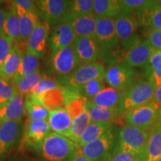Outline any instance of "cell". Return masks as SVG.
I'll list each match as a JSON object with an SVG mask.
<instances>
[{"instance_id": "obj_38", "label": "cell", "mask_w": 161, "mask_h": 161, "mask_svg": "<svg viewBox=\"0 0 161 161\" xmlns=\"http://www.w3.org/2000/svg\"><path fill=\"white\" fill-rule=\"evenodd\" d=\"M87 100L77 92H75L72 97L66 102L65 110L68 113L72 120L78 117V116L83 113L86 109V104Z\"/></svg>"}, {"instance_id": "obj_14", "label": "cell", "mask_w": 161, "mask_h": 161, "mask_svg": "<svg viewBox=\"0 0 161 161\" xmlns=\"http://www.w3.org/2000/svg\"><path fill=\"white\" fill-rule=\"evenodd\" d=\"M50 28L41 21L38 22L25 45V51L38 59L46 55V44L49 40Z\"/></svg>"}, {"instance_id": "obj_34", "label": "cell", "mask_w": 161, "mask_h": 161, "mask_svg": "<svg viewBox=\"0 0 161 161\" xmlns=\"http://www.w3.org/2000/svg\"><path fill=\"white\" fill-rule=\"evenodd\" d=\"M90 122H90L89 114L85 109V110L80 115L72 120L71 131H70L69 139L73 141L77 145L78 141L80 137V136L83 134L86 127L89 125Z\"/></svg>"}, {"instance_id": "obj_29", "label": "cell", "mask_w": 161, "mask_h": 161, "mask_svg": "<svg viewBox=\"0 0 161 161\" xmlns=\"http://www.w3.org/2000/svg\"><path fill=\"white\" fill-rule=\"evenodd\" d=\"M113 125V122H90L78 141L77 146L78 148L97 140Z\"/></svg>"}, {"instance_id": "obj_22", "label": "cell", "mask_w": 161, "mask_h": 161, "mask_svg": "<svg viewBox=\"0 0 161 161\" xmlns=\"http://www.w3.org/2000/svg\"><path fill=\"white\" fill-rule=\"evenodd\" d=\"M75 38H96V17L94 14L83 15L71 22Z\"/></svg>"}, {"instance_id": "obj_42", "label": "cell", "mask_w": 161, "mask_h": 161, "mask_svg": "<svg viewBox=\"0 0 161 161\" xmlns=\"http://www.w3.org/2000/svg\"><path fill=\"white\" fill-rule=\"evenodd\" d=\"M14 43L5 35H0V66L3 64L13 49Z\"/></svg>"}, {"instance_id": "obj_17", "label": "cell", "mask_w": 161, "mask_h": 161, "mask_svg": "<svg viewBox=\"0 0 161 161\" xmlns=\"http://www.w3.org/2000/svg\"><path fill=\"white\" fill-rule=\"evenodd\" d=\"M154 52L148 40H140L131 48L124 52L123 62L134 69L143 67L148 64Z\"/></svg>"}, {"instance_id": "obj_7", "label": "cell", "mask_w": 161, "mask_h": 161, "mask_svg": "<svg viewBox=\"0 0 161 161\" xmlns=\"http://www.w3.org/2000/svg\"><path fill=\"white\" fill-rule=\"evenodd\" d=\"M35 2L39 19L51 28L64 23L72 1L38 0Z\"/></svg>"}, {"instance_id": "obj_46", "label": "cell", "mask_w": 161, "mask_h": 161, "mask_svg": "<svg viewBox=\"0 0 161 161\" xmlns=\"http://www.w3.org/2000/svg\"><path fill=\"white\" fill-rule=\"evenodd\" d=\"M148 80L152 81L157 88L161 85V69H154L148 76Z\"/></svg>"}, {"instance_id": "obj_32", "label": "cell", "mask_w": 161, "mask_h": 161, "mask_svg": "<svg viewBox=\"0 0 161 161\" xmlns=\"http://www.w3.org/2000/svg\"><path fill=\"white\" fill-rule=\"evenodd\" d=\"M61 86H63L59 83L58 80H55L53 78L49 77H43L29 95L25 96V98L35 103L39 104L40 99L44 94L49 92V90L57 89Z\"/></svg>"}, {"instance_id": "obj_19", "label": "cell", "mask_w": 161, "mask_h": 161, "mask_svg": "<svg viewBox=\"0 0 161 161\" xmlns=\"http://www.w3.org/2000/svg\"><path fill=\"white\" fill-rule=\"evenodd\" d=\"M25 113L23 96L17 94L0 107V125L8 122H22Z\"/></svg>"}, {"instance_id": "obj_47", "label": "cell", "mask_w": 161, "mask_h": 161, "mask_svg": "<svg viewBox=\"0 0 161 161\" xmlns=\"http://www.w3.org/2000/svg\"><path fill=\"white\" fill-rule=\"evenodd\" d=\"M151 102L158 105L159 108L161 106V85L157 88L155 93H154V96H153Z\"/></svg>"}, {"instance_id": "obj_49", "label": "cell", "mask_w": 161, "mask_h": 161, "mask_svg": "<svg viewBox=\"0 0 161 161\" xmlns=\"http://www.w3.org/2000/svg\"><path fill=\"white\" fill-rule=\"evenodd\" d=\"M70 161H90V160H88L87 158H86L85 157L82 155V154H80L78 151V153L76 154V155L74 157V158H72Z\"/></svg>"}, {"instance_id": "obj_28", "label": "cell", "mask_w": 161, "mask_h": 161, "mask_svg": "<svg viewBox=\"0 0 161 161\" xmlns=\"http://www.w3.org/2000/svg\"><path fill=\"white\" fill-rule=\"evenodd\" d=\"M39 66L40 62L38 58L26 51L23 52L21 61L17 73L11 80L12 84L14 86L23 78L31 75L34 72L40 70Z\"/></svg>"}, {"instance_id": "obj_41", "label": "cell", "mask_w": 161, "mask_h": 161, "mask_svg": "<svg viewBox=\"0 0 161 161\" xmlns=\"http://www.w3.org/2000/svg\"><path fill=\"white\" fill-rule=\"evenodd\" d=\"M136 160L137 158L134 154L114 147V151L105 161H136Z\"/></svg>"}, {"instance_id": "obj_4", "label": "cell", "mask_w": 161, "mask_h": 161, "mask_svg": "<svg viewBox=\"0 0 161 161\" xmlns=\"http://www.w3.org/2000/svg\"><path fill=\"white\" fill-rule=\"evenodd\" d=\"M105 68L100 62L84 64L80 65L75 72L66 77L58 79L64 87L70 91L75 92L80 86L91 80L104 79Z\"/></svg>"}, {"instance_id": "obj_33", "label": "cell", "mask_w": 161, "mask_h": 161, "mask_svg": "<svg viewBox=\"0 0 161 161\" xmlns=\"http://www.w3.org/2000/svg\"><path fill=\"white\" fill-rule=\"evenodd\" d=\"M93 1L92 0H75L72 1L69 11L64 23H71L73 19L80 16L93 14Z\"/></svg>"}, {"instance_id": "obj_3", "label": "cell", "mask_w": 161, "mask_h": 161, "mask_svg": "<svg viewBox=\"0 0 161 161\" xmlns=\"http://www.w3.org/2000/svg\"><path fill=\"white\" fill-rule=\"evenodd\" d=\"M149 134L148 130L125 125L119 130L115 147L131 153L138 159L143 154Z\"/></svg>"}, {"instance_id": "obj_26", "label": "cell", "mask_w": 161, "mask_h": 161, "mask_svg": "<svg viewBox=\"0 0 161 161\" xmlns=\"http://www.w3.org/2000/svg\"><path fill=\"white\" fill-rule=\"evenodd\" d=\"M3 35L8 38L14 45L19 47L20 37L19 19L14 8L11 3L8 11H5L3 24Z\"/></svg>"}, {"instance_id": "obj_5", "label": "cell", "mask_w": 161, "mask_h": 161, "mask_svg": "<svg viewBox=\"0 0 161 161\" xmlns=\"http://www.w3.org/2000/svg\"><path fill=\"white\" fill-rule=\"evenodd\" d=\"M117 134L116 126L113 125L97 140L80 148L78 152L90 161H105L116 146Z\"/></svg>"}, {"instance_id": "obj_37", "label": "cell", "mask_w": 161, "mask_h": 161, "mask_svg": "<svg viewBox=\"0 0 161 161\" xmlns=\"http://www.w3.org/2000/svg\"><path fill=\"white\" fill-rule=\"evenodd\" d=\"M105 86V82L104 79H96L88 82L83 86H80L75 92L86 98V100H91L97 96L101 91H102Z\"/></svg>"}, {"instance_id": "obj_27", "label": "cell", "mask_w": 161, "mask_h": 161, "mask_svg": "<svg viewBox=\"0 0 161 161\" xmlns=\"http://www.w3.org/2000/svg\"><path fill=\"white\" fill-rule=\"evenodd\" d=\"M22 55L23 52L19 47L14 46L8 56L0 66V78L11 80L19 68Z\"/></svg>"}, {"instance_id": "obj_11", "label": "cell", "mask_w": 161, "mask_h": 161, "mask_svg": "<svg viewBox=\"0 0 161 161\" xmlns=\"http://www.w3.org/2000/svg\"><path fill=\"white\" fill-rule=\"evenodd\" d=\"M96 40L102 50V58L119 47V43L115 29V19L96 17Z\"/></svg>"}, {"instance_id": "obj_8", "label": "cell", "mask_w": 161, "mask_h": 161, "mask_svg": "<svg viewBox=\"0 0 161 161\" xmlns=\"http://www.w3.org/2000/svg\"><path fill=\"white\" fill-rule=\"evenodd\" d=\"M49 68L59 78L71 75L80 66L73 46H69L55 52H51Z\"/></svg>"}, {"instance_id": "obj_24", "label": "cell", "mask_w": 161, "mask_h": 161, "mask_svg": "<svg viewBox=\"0 0 161 161\" xmlns=\"http://www.w3.org/2000/svg\"><path fill=\"white\" fill-rule=\"evenodd\" d=\"M86 110L90 116L91 122H113L119 120L121 117L117 108H106L94 105L87 100L86 104Z\"/></svg>"}, {"instance_id": "obj_13", "label": "cell", "mask_w": 161, "mask_h": 161, "mask_svg": "<svg viewBox=\"0 0 161 161\" xmlns=\"http://www.w3.org/2000/svg\"><path fill=\"white\" fill-rule=\"evenodd\" d=\"M50 133L52 131L48 121L27 119L24 125L23 143L29 148L39 149Z\"/></svg>"}, {"instance_id": "obj_35", "label": "cell", "mask_w": 161, "mask_h": 161, "mask_svg": "<svg viewBox=\"0 0 161 161\" xmlns=\"http://www.w3.org/2000/svg\"><path fill=\"white\" fill-rule=\"evenodd\" d=\"M43 77L40 70H38L31 75L23 78L14 85L17 93L22 96H28Z\"/></svg>"}, {"instance_id": "obj_21", "label": "cell", "mask_w": 161, "mask_h": 161, "mask_svg": "<svg viewBox=\"0 0 161 161\" xmlns=\"http://www.w3.org/2000/svg\"><path fill=\"white\" fill-rule=\"evenodd\" d=\"M72 120L65 108H60L49 112L48 123L52 133L69 138Z\"/></svg>"}, {"instance_id": "obj_18", "label": "cell", "mask_w": 161, "mask_h": 161, "mask_svg": "<svg viewBox=\"0 0 161 161\" xmlns=\"http://www.w3.org/2000/svg\"><path fill=\"white\" fill-rule=\"evenodd\" d=\"M75 40L72 30L71 23H61L53 27L50 31L49 36V44L51 52L72 46Z\"/></svg>"}, {"instance_id": "obj_10", "label": "cell", "mask_w": 161, "mask_h": 161, "mask_svg": "<svg viewBox=\"0 0 161 161\" xmlns=\"http://www.w3.org/2000/svg\"><path fill=\"white\" fill-rule=\"evenodd\" d=\"M134 14L121 13L115 18V29L121 49L127 51L140 41V37L136 33L137 29Z\"/></svg>"}, {"instance_id": "obj_16", "label": "cell", "mask_w": 161, "mask_h": 161, "mask_svg": "<svg viewBox=\"0 0 161 161\" xmlns=\"http://www.w3.org/2000/svg\"><path fill=\"white\" fill-rule=\"evenodd\" d=\"M72 46L80 64L95 63L102 58V50L96 38H75Z\"/></svg>"}, {"instance_id": "obj_44", "label": "cell", "mask_w": 161, "mask_h": 161, "mask_svg": "<svg viewBox=\"0 0 161 161\" xmlns=\"http://www.w3.org/2000/svg\"><path fill=\"white\" fill-rule=\"evenodd\" d=\"M146 36L150 45L157 52L161 53V31H146Z\"/></svg>"}, {"instance_id": "obj_45", "label": "cell", "mask_w": 161, "mask_h": 161, "mask_svg": "<svg viewBox=\"0 0 161 161\" xmlns=\"http://www.w3.org/2000/svg\"><path fill=\"white\" fill-rule=\"evenodd\" d=\"M11 3L14 5L18 6L20 8L25 10L26 11L37 14L35 1H31V0H15V1H11Z\"/></svg>"}, {"instance_id": "obj_25", "label": "cell", "mask_w": 161, "mask_h": 161, "mask_svg": "<svg viewBox=\"0 0 161 161\" xmlns=\"http://www.w3.org/2000/svg\"><path fill=\"white\" fill-rule=\"evenodd\" d=\"M67 94L68 90L64 86L49 90L42 96L39 104L46 108L49 112H52L65 107Z\"/></svg>"}, {"instance_id": "obj_1", "label": "cell", "mask_w": 161, "mask_h": 161, "mask_svg": "<svg viewBox=\"0 0 161 161\" xmlns=\"http://www.w3.org/2000/svg\"><path fill=\"white\" fill-rule=\"evenodd\" d=\"M78 149L77 145L70 139L52 132L39 148L42 157L47 161H70Z\"/></svg>"}, {"instance_id": "obj_20", "label": "cell", "mask_w": 161, "mask_h": 161, "mask_svg": "<svg viewBox=\"0 0 161 161\" xmlns=\"http://www.w3.org/2000/svg\"><path fill=\"white\" fill-rule=\"evenodd\" d=\"M14 8L17 13L19 25V46H24L25 47L26 43L29 39L31 32L33 31L38 22L40 21L37 13L28 12L25 10L20 8L18 6L10 3Z\"/></svg>"}, {"instance_id": "obj_30", "label": "cell", "mask_w": 161, "mask_h": 161, "mask_svg": "<svg viewBox=\"0 0 161 161\" xmlns=\"http://www.w3.org/2000/svg\"><path fill=\"white\" fill-rule=\"evenodd\" d=\"M96 17L115 19L121 14L119 0H94L93 10Z\"/></svg>"}, {"instance_id": "obj_9", "label": "cell", "mask_w": 161, "mask_h": 161, "mask_svg": "<svg viewBox=\"0 0 161 161\" xmlns=\"http://www.w3.org/2000/svg\"><path fill=\"white\" fill-rule=\"evenodd\" d=\"M159 107L149 102L126 112L123 115L125 125L148 130L155 126Z\"/></svg>"}, {"instance_id": "obj_12", "label": "cell", "mask_w": 161, "mask_h": 161, "mask_svg": "<svg viewBox=\"0 0 161 161\" xmlns=\"http://www.w3.org/2000/svg\"><path fill=\"white\" fill-rule=\"evenodd\" d=\"M137 25L146 31H161V6L157 1H146L134 14Z\"/></svg>"}, {"instance_id": "obj_23", "label": "cell", "mask_w": 161, "mask_h": 161, "mask_svg": "<svg viewBox=\"0 0 161 161\" xmlns=\"http://www.w3.org/2000/svg\"><path fill=\"white\" fill-rule=\"evenodd\" d=\"M161 157V128L154 126L150 130L143 154L136 161H157Z\"/></svg>"}, {"instance_id": "obj_50", "label": "cell", "mask_w": 161, "mask_h": 161, "mask_svg": "<svg viewBox=\"0 0 161 161\" xmlns=\"http://www.w3.org/2000/svg\"><path fill=\"white\" fill-rule=\"evenodd\" d=\"M155 125L161 128V106L159 108L158 119H157V122H156Z\"/></svg>"}, {"instance_id": "obj_39", "label": "cell", "mask_w": 161, "mask_h": 161, "mask_svg": "<svg viewBox=\"0 0 161 161\" xmlns=\"http://www.w3.org/2000/svg\"><path fill=\"white\" fill-rule=\"evenodd\" d=\"M17 94V90L11 80L0 78V107L7 103Z\"/></svg>"}, {"instance_id": "obj_52", "label": "cell", "mask_w": 161, "mask_h": 161, "mask_svg": "<svg viewBox=\"0 0 161 161\" xmlns=\"http://www.w3.org/2000/svg\"><path fill=\"white\" fill-rule=\"evenodd\" d=\"M157 161H161V157H160V158H159V159H158V160H157Z\"/></svg>"}, {"instance_id": "obj_31", "label": "cell", "mask_w": 161, "mask_h": 161, "mask_svg": "<svg viewBox=\"0 0 161 161\" xmlns=\"http://www.w3.org/2000/svg\"><path fill=\"white\" fill-rule=\"evenodd\" d=\"M122 95V92L108 86L90 101L94 105L101 108H117Z\"/></svg>"}, {"instance_id": "obj_43", "label": "cell", "mask_w": 161, "mask_h": 161, "mask_svg": "<svg viewBox=\"0 0 161 161\" xmlns=\"http://www.w3.org/2000/svg\"><path fill=\"white\" fill-rule=\"evenodd\" d=\"M144 75L149 76L154 69H161V53L154 52L148 60V64L143 66Z\"/></svg>"}, {"instance_id": "obj_2", "label": "cell", "mask_w": 161, "mask_h": 161, "mask_svg": "<svg viewBox=\"0 0 161 161\" xmlns=\"http://www.w3.org/2000/svg\"><path fill=\"white\" fill-rule=\"evenodd\" d=\"M157 86L150 80H140L125 92H122L117 110L121 116L129 110L151 102Z\"/></svg>"}, {"instance_id": "obj_6", "label": "cell", "mask_w": 161, "mask_h": 161, "mask_svg": "<svg viewBox=\"0 0 161 161\" xmlns=\"http://www.w3.org/2000/svg\"><path fill=\"white\" fill-rule=\"evenodd\" d=\"M137 71L134 68L122 62L108 66L104 80L109 87L124 92L137 81Z\"/></svg>"}, {"instance_id": "obj_48", "label": "cell", "mask_w": 161, "mask_h": 161, "mask_svg": "<svg viewBox=\"0 0 161 161\" xmlns=\"http://www.w3.org/2000/svg\"><path fill=\"white\" fill-rule=\"evenodd\" d=\"M5 11L0 8V35H3V24L4 19H5Z\"/></svg>"}, {"instance_id": "obj_40", "label": "cell", "mask_w": 161, "mask_h": 161, "mask_svg": "<svg viewBox=\"0 0 161 161\" xmlns=\"http://www.w3.org/2000/svg\"><path fill=\"white\" fill-rule=\"evenodd\" d=\"M145 3V0H119L121 13L134 14Z\"/></svg>"}, {"instance_id": "obj_51", "label": "cell", "mask_w": 161, "mask_h": 161, "mask_svg": "<svg viewBox=\"0 0 161 161\" xmlns=\"http://www.w3.org/2000/svg\"><path fill=\"white\" fill-rule=\"evenodd\" d=\"M157 3H158L159 5L161 6V0H159V1H157Z\"/></svg>"}, {"instance_id": "obj_36", "label": "cell", "mask_w": 161, "mask_h": 161, "mask_svg": "<svg viewBox=\"0 0 161 161\" xmlns=\"http://www.w3.org/2000/svg\"><path fill=\"white\" fill-rule=\"evenodd\" d=\"M24 102H25V112L27 115L28 119L48 121L49 112L43 105L35 103L26 98L24 99Z\"/></svg>"}, {"instance_id": "obj_15", "label": "cell", "mask_w": 161, "mask_h": 161, "mask_svg": "<svg viewBox=\"0 0 161 161\" xmlns=\"http://www.w3.org/2000/svg\"><path fill=\"white\" fill-rule=\"evenodd\" d=\"M23 134L22 122H8L0 125V158L8 154Z\"/></svg>"}]
</instances>
